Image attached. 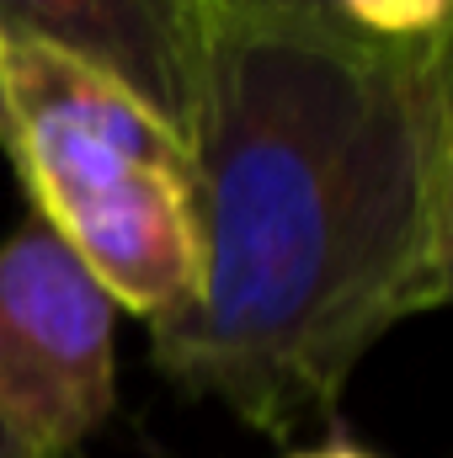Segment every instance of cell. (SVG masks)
Masks as SVG:
<instances>
[{"label":"cell","mask_w":453,"mask_h":458,"mask_svg":"<svg viewBox=\"0 0 453 458\" xmlns=\"http://www.w3.org/2000/svg\"><path fill=\"white\" fill-rule=\"evenodd\" d=\"M326 21L384 48H422L449 43L453 0H321Z\"/></svg>","instance_id":"cell-5"},{"label":"cell","mask_w":453,"mask_h":458,"mask_svg":"<svg viewBox=\"0 0 453 458\" xmlns=\"http://www.w3.org/2000/svg\"><path fill=\"white\" fill-rule=\"evenodd\" d=\"M117 405V304L86 261L27 219L0 245V427L70 458Z\"/></svg>","instance_id":"cell-3"},{"label":"cell","mask_w":453,"mask_h":458,"mask_svg":"<svg viewBox=\"0 0 453 458\" xmlns=\"http://www.w3.org/2000/svg\"><path fill=\"white\" fill-rule=\"evenodd\" d=\"M288 458H379L368 443H352V437H331V443H315V448H299Z\"/></svg>","instance_id":"cell-7"},{"label":"cell","mask_w":453,"mask_h":458,"mask_svg":"<svg viewBox=\"0 0 453 458\" xmlns=\"http://www.w3.org/2000/svg\"><path fill=\"white\" fill-rule=\"evenodd\" d=\"M209 5L214 16H240V21H326L321 0H209Z\"/></svg>","instance_id":"cell-6"},{"label":"cell","mask_w":453,"mask_h":458,"mask_svg":"<svg viewBox=\"0 0 453 458\" xmlns=\"http://www.w3.org/2000/svg\"><path fill=\"white\" fill-rule=\"evenodd\" d=\"M0 458H32V454H27V448H21V443H16V437L0 427Z\"/></svg>","instance_id":"cell-8"},{"label":"cell","mask_w":453,"mask_h":458,"mask_svg":"<svg viewBox=\"0 0 453 458\" xmlns=\"http://www.w3.org/2000/svg\"><path fill=\"white\" fill-rule=\"evenodd\" d=\"M0 38L102 75L192 155L214 43L209 0H0Z\"/></svg>","instance_id":"cell-4"},{"label":"cell","mask_w":453,"mask_h":458,"mask_svg":"<svg viewBox=\"0 0 453 458\" xmlns=\"http://www.w3.org/2000/svg\"><path fill=\"white\" fill-rule=\"evenodd\" d=\"M0 149L11 155V113H5V86H0Z\"/></svg>","instance_id":"cell-9"},{"label":"cell","mask_w":453,"mask_h":458,"mask_svg":"<svg viewBox=\"0 0 453 458\" xmlns=\"http://www.w3.org/2000/svg\"><path fill=\"white\" fill-rule=\"evenodd\" d=\"M198 288L150 362L267 437L337 421L363 357L453 293V48L214 16Z\"/></svg>","instance_id":"cell-1"},{"label":"cell","mask_w":453,"mask_h":458,"mask_svg":"<svg viewBox=\"0 0 453 458\" xmlns=\"http://www.w3.org/2000/svg\"><path fill=\"white\" fill-rule=\"evenodd\" d=\"M11 165L32 219L107 288L117 315L171 326L198 288L192 155L102 75L0 38Z\"/></svg>","instance_id":"cell-2"}]
</instances>
